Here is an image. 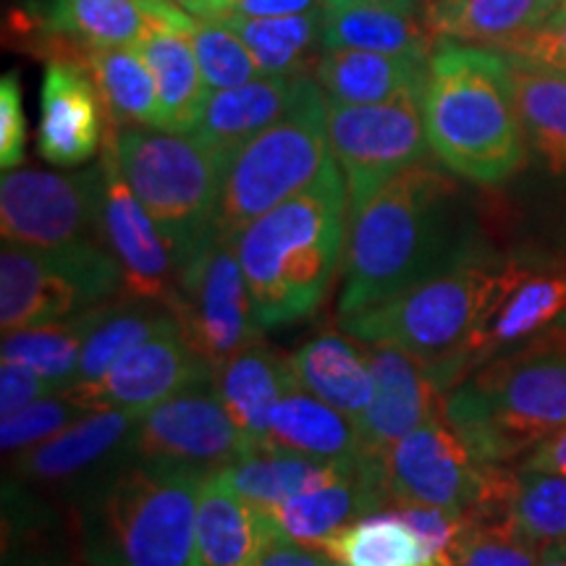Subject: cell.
I'll return each instance as SVG.
<instances>
[{"label": "cell", "mask_w": 566, "mask_h": 566, "mask_svg": "<svg viewBox=\"0 0 566 566\" xmlns=\"http://www.w3.org/2000/svg\"><path fill=\"white\" fill-rule=\"evenodd\" d=\"M480 258L488 254L459 187L438 168L417 163L349 212L338 317L391 302Z\"/></svg>", "instance_id": "1"}, {"label": "cell", "mask_w": 566, "mask_h": 566, "mask_svg": "<svg viewBox=\"0 0 566 566\" xmlns=\"http://www.w3.org/2000/svg\"><path fill=\"white\" fill-rule=\"evenodd\" d=\"M349 195L336 160L302 189L233 239L263 331L304 321L328 296L344 260Z\"/></svg>", "instance_id": "2"}, {"label": "cell", "mask_w": 566, "mask_h": 566, "mask_svg": "<svg viewBox=\"0 0 566 566\" xmlns=\"http://www.w3.org/2000/svg\"><path fill=\"white\" fill-rule=\"evenodd\" d=\"M430 153L467 181H506L525 166V124L504 53L443 42L422 90Z\"/></svg>", "instance_id": "3"}, {"label": "cell", "mask_w": 566, "mask_h": 566, "mask_svg": "<svg viewBox=\"0 0 566 566\" xmlns=\"http://www.w3.org/2000/svg\"><path fill=\"white\" fill-rule=\"evenodd\" d=\"M443 415L480 462L506 464L566 424V321L509 346L446 394Z\"/></svg>", "instance_id": "4"}, {"label": "cell", "mask_w": 566, "mask_h": 566, "mask_svg": "<svg viewBox=\"0 0 566 566\" xmlns=\"http://www.w3.org/2000/svg\"><path fill=\"white\" fill-rule=\"evenodd\" d=\"M205 472L126 459L84 485L76 522L87 566H195Z\"/></svg>", "instance_id": "5"}, {"label": "cell", "mask_w": 566, "mask_h": 566, "mask_svg": "<svg viewBox=\"0 0 566 566\" xmlns=\"http://www.w3.org/2000/svg\"><path fill=\"white\" fill-rule=\"evenodd\" d=\"M522 263L480 258L436 275L391 302L344 317L342 328L363 344L399 346L428 365L449 394L472 370V349L522 275Z\"/></svg>", "instance_id": "6"}, {"label": "cell", "mask_w": 566, "mask_h": 566, "mask_svg": "<svg viewBox=\"0 0 566 566\" xmlns=\"http://www.w3.org/2000/svg\"><path fill=\"white\" fill-rule=\"evenodd\" d=\"M105 142L113 145L126 184L150 212L181 275L218 242L221 158L192 134L153 126L108 129Z\"/></svg>", "instance_id": "7"}, {"label": "cell", "mask_w": 566, "mask_h": 566, "mask_svg": "<svg viewBox=\"0 0 566 566\" xmlns=\"http://www.w3.org/2000/svg\"><path fill=\"white\" fill-rule=\"evenodd\" d=\"M331 160L328 101L321 84L310 80L286 116L223 163L218 239H237L260 216L307 189Z\"/></svg>", "instance_id": "8"}, {"label": "cell", "mask_w": 566, "mask_h": 566, "mask_svg": "<svg viewBox=\"0 0 566 566\" xmlns=\"http://www.w3.org/2000/svg\"><path fill=\"white\" fill-rule=\"evenodd\" d=\"M391 504L449 509L470 522H506L514 472L467 449L446 415H433L384 457Z\"/></svg>", "instance_id": "9"}, {"label": "cell", "mask_w": 566, "mask_h": 566, "mask_svg": "<svg viewBox=\"0 0 566 566\" xmlns=\"http://www.w3.org/2000/svg\"><path fill=\"white\" fill-rule=\"evenodd\" d=\"M126 292L124 273L97 239L59 250L3 242L0 325L3 334L66 321Z\"/></svg>", "instance_id": "10"}, {"label": "cell", "mask_w": 566, "mask_h": 566, "mask_svg": "<svg viewBox=\"0 0 566 566\" xmlns=\"http://www.w3.org/2000/svg\"><path fill=\"white\" fill-rule=\"evenodd\" d=\"M328 142L346 181L352 212L394 176L428 160L422 92H407L373 105L328 101Z\"/></svg>", "instance_id": "11"}, {"label": "cell", "mask_w": 566, "mask_h": 566, "mask_svg": "<svg viewBox=\"0 0 566 566\" xmlns=\"http://www.w3.org/2000/svg\"><path fill=\"white\" fill-rule=\"evenodd\" d=\"M168 307L187 342L216 373L233 354L263 336L254 321L250 286L233 239H218L200 260L181 271L179 289Z\"/></svg>", "instance_id": "12"}, {"label": "cell", "mask_w": 566, "mask_h": 566, "mask_svg": "<svg viewBox=\"0 0 566 566\" xmlns=\"http://www.w3.org/2000/svg\"><path fill=\"white\" fill-rule=\"evenodd\" d=\"M101 163L80 174L40 168L6 171L0 179V229L3 242L59 250L97 239Z\"/></svg>", "instance_id": "13"}, {"label": "cell", "mask_w": 566, "mask_h": 566, "mask_svg": "<svg viewBox=\"0 0 566 566\" xmlns=\"http://www.w3.org/2000/svg\"><path fill=\"white\" fill-rule=\"evenodd\" d=\"M244 454L250 446L221 401L216 378L184 388L139 415L132 436V459L192 467L205 475Z\"/></svg>", "instance_id": "14"}, {"label": "cell", "mask_w": 566, "mask_h": 566, "mask_svg": "<svg viewBox=\"0 0 566 566\" xmlns=\"http://www.w3.org/2000/svg\"><path fill=\"white\" fill-rule=\"evenodd\" d=\"M101 168L97 233L122 268L126 294L171 304L179 289V268L150 212L126 184L111 142H105Z\"/></svg>", "instance_id": "15"}, {"label": "cell", "mask_w": 566, "mask_h": 566, "mask_svg": "<svg viewBox=\"0 0 566 566\" xmlns=\"http://www.w3.org/2000/svg\"><path fill=\"white\" fill-rule=\"evenodd\" d=\"M216 378V370L187 342L181 328L147 338L124 354L101 384L69 388L84 409H122L145 415L184 388Z\"/></svg>", "instance_id": "16"}, {"label": "cell", "mask_w": 566, "mask_h": 566, "mask_svg": "<svg viewBox=\"0 0 566 566\" xmlns=\"http://www.w3.org/2000/svg\"><path fill=\"white\" fill-rule=\"evenodd\" d=\"M139 415L122 409H92L61 433L13 454V478L34 485H90L132 459V436Z\"/></svg>", "instance_id": "17"}, {"label": "cell", "mask_w": 566, "mask_h": 566, "mask_svg": "<svg viewBox=\"0 0 566 566\" xmlns=\"http://www.w3.org/2000/svg\"><path fill=\"white\" fill-rule=\"evenodd\" d=\"M147 30L137 40V51L150 69L160 97V129L189 134L200 118L210 87L192 48L195 19L174 0H139Z\"/></svg>", "instance_id": "18"}, {"label": "cell", "mask_w": 566, "mask_h": 566, "mask_svg": "<svg viewBox=\"0 0 566 566\" xmlns=\"http://www.w3.org/2000/svg\"><path fill=\"white\" fill-rule=\"evenodd\" d=\"M375 375L373 405L357 420L367 454L384 459L401 438L443 412L446 394L428 365L399 346L367 344Z\"/></svg>", "instance_id": "19"}, {"label": "cell", "mask_w": 566, "mask_h": 566, "mask_svg": "<svg viewBox=\"0 0 566 566\" xmlns=\"http://www.w3.org/2000/svg\"><path fill=\"white\" fill-rule=\"evenodd\" d=\"M105 132L108 113L87 63L55 55L40 90V155L61 168L82 166L101 150Z\"/></svg>", "instance_id": "20"}, {"label": "cell", "mask_w": 566, "mask_h": 566, "mask_svg": "<svg viewBox=\"0 0 566 566\" xmlns=\"http://www.w3.org/2000/svg\"><path fill=\"white\" fill-rule=\"evenodd\" d=\"M388 504L391 493L386 485L384 459L365 454L357 462L346 464L336 478L265 512L271 514L275 537L321 548L338 530Z\"/></svg>", "instance_id": "21"}, {"label": "cell", "mask_w": 566, "mask_h": 566, "mask_svg": "<svg viewBox=\"0 0 566 566\" xmlns=\"http://www.w3.org/2000/svg\"><path fill=\"white\" fill-rule=\"evenodd\" d=\"M307 84L310 76L296 74L260 76L239 87L210 90L200 118L189 134L226 163L239 147L286 116Z\"/></svg>", "instance_id": "22"}, {"label": "cell", "mask_w": 566, "mask_h": 566, "mask_svg": "<svg viewBox=\"0 0 566 566\" xmlns=\"http://www.w3.org/2000/svg\"><path fill=\"white\" fill-rule=\"evenodd\" d=\"M296 386L317 396L357 424L373 405L375 375L367 344L352 334L323 331L289 354Z\"/></svg>", "instance_id": "23"}, {"label": "cell", "mask_w": 566, "mask_h": 566, "mask_svg": "<svg viewBox=\"0 0 566 566\" xmlns=\"http://www.w3.org/2000/svg\"><path fill=\"white\" fill-rule=\"evenodd\" d=\"M275 537L271 514L205 478L195 525V566H254Z\"/></svg>", "instance_id": "24"}, {"label": "cell", "mask_w": 566, "mask_h": 566, "mask_svg": "<svg viewBox=\"0 0 566 566\" xmlns=\"http://www.w3.org/2000/svg\"><path fill=\"white\" fill-rule=\"evenodd\" d=\"M216 388L250 451H258L271 433L275 405L296 388V380L289 357L265 342H254L218 367Z\"/></svg>", "instance_id": "25"}, {"label": "cell", "mask_w": 566, "mask_h": 566, "mask_svg": "<svg viewBox=\"0 0 566 566\" xmlns=\"http://www.w3.org/2000/svg\"><path fill=\"white\" fill-rule=\"evenodd\" d=\"M558 9V0H428V27L443 42L509 53Z\"/></svg>", "instance_id": "26"}, {"label": "cell", "mask_w": 566, "mask_h": 566, "mask_svg": "<svg viewBox=\"0 0 566 566\" xmlns=\"http://www.w3.org/2000/svg\"><path fill=\"white\" fill-rule=\"evenodd\" d=\"M566 315V260L522 268L512 292L495 310L472 349V370L509 346L527 342ZM470 370V373H472Z\"/></svg>", "instance_id": "27"}, {"label": "cell", "mask_w": 566, "mask_h": 566, "mask_svg": "<svg viewBox=\"0 0 566 566\" xmlns=\"http://www.w3.org/2000/svg\"><path fill=\"white\" fill-rule=\"evenodd\" d=\"M430 59L367 51H325L317 59L315 82L331 103L373 105L407 92H422Z\"/></svg>", "instance_id": "28"}, {"label": "cell", "mask_w": 566, "mask_h": 566, "mask_svg": "<svg viewBox=\"0 0 566 566\" xmlns=\"http://www.w3.org/2000/svg\"><path fill=\"white\" fill-rule=\"evenodd\" d=\"M263 449L289 451L317 462H354L367 454L352 417L302 391L300 386L275 405Z\"/></svg>", "instance_id": "29"}, {"label": "cell", "mask_w": 566, "mask_h": 566, "mask_svg": "<svg viewBox=\"0 0 566 566\" xmlns=\"http://www.w3.org/2000/svg\"><path fill=\"white\" fill-rule=\"evenodd\" d=\"M323 45L325 51H367L417 59L433 55V42L412 13L359 0H325Z\"/></svg>", "instance_id": "30"}, {"label": "cell", "mask_w": 566, "mask_h": 566, "mask_svg": "<svg viewBox=\"0 0 566 566\" xmlns=\"http://www.w3.org/2000/svg\"><path fill=\"white\" fill-rule=\"evenodd\" d=\"M181 328L174 310L155 300H113L105 307L101 323L92 328L87 344L82 349L80 370L71 388H87L101 384L111 367L129 354L134 346L145 344L147 338Z\"/></svg>", "instance_id": "31"}, {"label": "cell", "mask_w": 566, "mask_h": 566, "mask_svg": "<svg viewBox=\"0 0 566 566\" xmlns=\"http://www.w3.org/2000/svg\"><path fill=\"white\" fill-rule=\"evenodd\" d=\"M363 459V457H359ZM357 462V459H354ZM352 462H317L289 451L258 449L212 472L226 488L260 509H275L310 488L336 478Z\"/></svg>", "instance_id": "32"}, {"label": "cell", "mask_w": 566, "mask_h": 566, "mask_svg": "<svg viewBox=\"0 0 566 566\" xmlns=\"http://www.w3.org/2000/svg\"><path fill=\"white\" fill-rule=\"evenodd\" d=\"M82 61L101 90L108 129L153 126L160 129V97L145 59L134 45L90 48Z\"/></svg>", "instance_id": "33"}, {"label": "cell", "mask_w": 566, "mask_h": 566, "mask_svg": "<svg viewBox=\"0 0 566 566\" xmlns=\"http://www.w3.org/2000/svg\"><path fill=\"white\" fill-rule=\"evenodd\" d=\"M525 134L548 168L566 174V71L506 55Z\"/></svg>", "instance_id": "34"}, {"label": "cell", "mask_w": 566, "mask_h": 566, "mask_svg": "<svg viewBox=\"0 0 566 566\" xmlns=\"http://www.w3.org/2000/svg\"><path fill=\"white\" fill-rule=\"evenodd\" d=\"M321 548L344 566H441L417 530L388 506L359 516Z\"/></svg>", "instance_id": "35"}, {"label": "cell", "mask_w": 566, "mask_h": 566, "mask_svg": "<svg viewBox=\"0 0 566 566\" xmlns=\"http://www.w3.org/2000/svg\"><path fill=\"white\" fill-rule=\"evenodd\" d=\"M218 21L244 42L265 76L304 74L307 63L325 53L323 6L307 13H292V17H226Z\"/></svg>", "instance_id": "36"}, {"label": "cell", "mask_w": 566, "mask_h": 566, "mask_svg": "<svg viewBox=\"0 0 566 566\" xmlns=\"http://www.w3.org/2000/svg\"><path fill=\"white\" fill-rule=\"evenodd\" d=\"M105 307L108 302L84 310L80 315H71L66 321L9 331L3 334V359L32 367L48 384L55 386V391H69L76 370H80L87 336L101 323Z\"/></svg>", "instance_id": "37"}, {"label": "cell", "mask_w": 566, "mask_h": 566, "mask_svg": "<svg viewBox=\"0 0 566 566\" xmlns=\"http://www.w3.org/2000/svg\"><path fill=\"white\" fill-rule=\"evenodd\" d=\"M506 522L541 551L566 543V475L514 470Z\"/></svg>", "instance_id": "38"}, {"label": "cell", "mask_w": 566, "mask_h": 566, "mask_svg": "<svg viewBox=\"0 0 566 566\" xmlns=\"http://www.w3.org/2000/svg\"><path fill=\"white\" fill-rule=\"evenodd\" d=\"M147 30L139 0H66L45 34H63L90 48L137 45Z\"/></svg>", "instance_id": "39"}, {"label": "cell", "mask_w": 566, "mask_h": 566, "mask_svg": "<svg viewBox=\"0 0 566 566\" xmlns=\"http://www.w3.org/2000/svg\"><path fill=\"white\" fill-rule=\"evenodd\" d=\"M192 48L210 90H229L265 76L242 40L218 19H195Z\"/></svg>", "instance_id": "40"}, {"label": "cell", "mask_w": 566, "mask_h": 566, "mask_svg": "<svg viewBox=\"0 0 566 566\" xmlns=\"http://www.w3.org/2000/svg\"><path fill=\"white\" fill-rule=\"evenodd\" d=\"M541 548L509 522H467L446 566H537Z\"/></svg>", "instance_id": "41"}, {"label": "cell", "mask_w": 566, "mask_h": 566, "mask_svg": "<svg viewBox=\"0 0 566 566\" xmlns=\"http://www.w3.org/2000/svg\"><path fill=\"white\" fill-rule=\"evenodd\" d=\"M87 412L90 409H84L66 391L32 401V405L19 409V412L3 417V424H0L3 454H21V451L48 441V438L61 433L63 428H69L71 422H76Z\"/></svg>", "instance_id": "42"}, {"label": "cell", "mask_w": 566, "mask_h": 566, "mask_svg": "<svg viewBox=\"0 0 566 566\" xmlns=\"http://www.w3.org/2000/svg\"><path fill=\"white\" fill-rule=\"evenodd\" d=\"M3 566H71L53 546L45 506L27 504L3 514Z\"/></svg>", "instance_id": "43"}, {"label": "cell", "mask_w": 566, "mask_h": 566, "mask_svg": "<svg viewBox=\"0 0 566 566\" xmlns=\"http://www.w3.org/2000/svg\"><path fill=\"white\" fill-rule=\"evenodd\" d=\"M27 153L24 97L17 74H6L0 82V166L13 171Z\"/></svg>", "instance_id": "44"}, {"label": "cell", "mask_w": 566, "mask_h": 566, "mask_svg": "<svg viewBox=\"0 0 566 566\" xmlns=\"http://www.w3.org/2000/svg\"><path fill=\"white\" fill-rule=\"evenodd\" d=\"M187 11L200 19H226V17H292L321 9L325 0H179Z\"/></svg>", "instance_id": "45"}, {"label": "cell", "mask_w": 566, "mask_h": 566, "mask_svg": "<svg viewBox=\"0 0 566 566\" xmlns=\"http://www.w3.org/2000/svg\"><path fill=\"white\" fill-rule=\"evenodd\" d=\"M506 55L566 71V9H558L546 24L537 27L530 38L522 40Z\"/></svg>", "instance_id": "46"}, {"label": "cell", "mask_w": 566, "mask_h": 566, "mask_svg": "<svg viewBox=\"0 0 566 566\" xmlns=\"http://www.w3.org/2000/svg\"><path fill=\"white\" fill-rule=\"evenodd\" d=\"M51 394L61 391H55V386L48 384L32 367L3 359V365H0V412L3 417L19 412V409Z\"/></svg>", "instance_id": "47"}, {"label": "cell", "mask_w": 566, "mask_h": 566, "mask_svg": "<svg viewBox=\"0 0 566 566\" xmlns=\"http://www.w3.org/2000/svg\"><path fill=\"white\" fill-rule=\"evenodd\" d=\"M254 566H336V562L323 548L302 546V543L286 541V537H273L271 546L263 551Z\"/></svg>", "instance_id": "48"}, {"label": "cell", "mask_w": 566, "mask_h": 566, "mask_svg": "<svg viewBox=\"0 0 566 566\" xmlns=\"http://www.w3.org/2000/svg\"><path fill=\"white\" fill-rule=\"evenodd\" d=\"M522 467H527V470L566 475V424L562 430H556L554 436L546 438L541 446H535Z\"/></svg>", "instance_id": "49"}, {"label": "cell", "mask_w": 566, "mask_h": 566, "mask_svg": "<svg viewBox=\"0 0 566 566\" xmlns=\"http://www.w3.org/2000/svg\"><path fill=\"white\" fill-rule=\"evenodd\" d=\"M66 0H21V11H24V24L27 30H40L45 34L51 30V24L59 17Z\"/></svg>", "instance_id": "50"}, {"label": "cell", "mask_w": 566, "mask_h": 566, "mask_svg": "<svg viewBox=\"0 0 566 566\" xmlns=\"http://www.w3.org/2000/svg\"><path fill=\"white\" fill-rule=\"evenodd\" d=\"M537 566H566V543H556L541 551V564Z\"/></svg>", "instance_id": "51"}, {"label": "cell", "mask_w": 566, "mask_h": 566, "mask_svg": "<svg viewBox=\"0 0 566 566\" xmlns=\"http://www.w3.org/2000/svg\"><path fill=\"white\" fill-rule=\"evenodd\" d=\"M359 3H375V6H386V9H396L401 13H412L417 11V6H420V0H359Z\"/></svg>", "instance_id": "52"}, {"label": "cell", "mask_w": 566, "mask_h": 566, "mask_svg": "<svg viewBox=\"0 0 566 566\" xmlns=\"http://www.w3.org/2000/svg\"><path fill=\"white\" fill-rule=\"evenodd\" d=\"M558 6H562V9H566V0H558Z\"/></svg>", "instance_id": "53"}, {"label": "cell", "mask_w": 566, "mask_h": 566, "mask_svg": "<svg viewBox=\"0 0 566 566\" xmlns=\"http://www.w3.org/2000/svg\"><path fill=\"white\" fill-rule=\"evenodd\" d=\"M342 566H344V564H342Z\"/></svg>", "instance_id": "54"}]
</instances>
